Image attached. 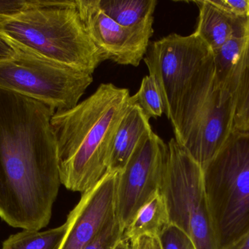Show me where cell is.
Returning a JSON list of instances; mask_svg holds the SVG:
<instances>
[{"instance_id":"7402d4cb","label":"cell","mask_w":249,"mask_h":249,"mask_svg":"<svg viewBox=\"0 0 249 249\" xmlns=\"http://www.w3.org/2000/svg\"><path fill=\"white\" fill-rule=\"evenodd\" d=\"M219 8L235 17L249 18V0H212Z\"/></svg>"},{"instance_id":"484cf974","label":"cell","mask_w":249,"mask_h":249,"mask_svg":"<svg viewBox=\"0 0 249 249\" xmlns=\"http://www.w3.org/2000/svg\"><path fill=\"white\" fill-rule=\"evenodd\" d=\"M222 249H249V230L241 238Z\"/></svg>"},{"instance_id":"3957f363","label":"cell","mask_w":249,"mask_h":249,"mask_svg":"<svg viewBox=\"0 0 249 249\" xmlns=\"http://www.w3.org/2000/svg\"><path fill=\"white\" fill-rule=\"evenodd\" d=\"M0 35L16 49L92 75L105 60L85 29L76 0H39L18 14L0 16Z\"/></svg>"},{"instance_id":"d6986e66","label":"cell","mask_w":249,"mask_h":249,"mask_svg":"<svg viewBox=\"0 0 249 249\" xmlns=\"http://www.w3.org/2000/svg\"><path fill=\"white\" fill-rule=\"evenodd\" d=\"M131 97L148 118H158L163 114L162 96L155 79L149 75L142 79L139 91Z\"/></svg>"},{"instance_id":"5bb4252c","label":"cell","mask_w":249,"mask_h":249,"mask_svg":"<svg viewBox=\"0 0 249 249\" xmlns=\"http://www.w3.org/2000/svg\"><path fill=\"white\" fill-rule=\"evenodd\" d=\"M170 224L166 203L159 192L137 212L124 230L123 239L130 241L143 235L158 238Z\"/></svg>"},{"instance_id":"e0dca14e","label":"cell","mask_w":249,"mask_h":249,"mask_svg":"<svg viewBox=\"0 0 249 249\" xmlns=\"http://www.w3.org/2000/svg\"><path fill=\"white\" fill-rule=\"evenodd\" d=\"M66 224L47 231L26 230L10 235L1 249H58L64 239Z\"/></svg>"},{"instance_id":"44dd1931","label":"cell","mask_w":249,"mask_h":249,"mask_svg":"<svg viewBox=\"0 0 249 249\" xmlns=\"http://www.w3.org/2000/svg\"><path fill=\"white\" fill-rule=\"evenodd\" d=\"M158 239L161 249H196L190 236L172 224L164 230Z\"/></svg>"},{"instance_id":"8fae6325","label":"cell","mask_w":249,"mask_h":249,"mask_svg":"<svg viewBox=\"0 0 249 249\" xmlns=\"http://www.w3.org/2000/svg\"><path fill=\"white\" fill-rule=\"evenodd\" d=\"M118 172H107L93 187L82 194L78 204L65 222V235L58 249H83L116 216Z\"/></svg>"},{"instance_id":"ba28073f","label":"cell","mask_w":249,"mask_h":249,"mask_svg":"<svg viewBox=\"0 0 249 249\" xmlns=\"http://www.w3.org/2000/svg\"><path fill=\"white\" fill-rule=\"evenodd\" d=\"M212 55V50L195 32L187 36L170 34L149 45L143 60L171 123L187 86Z\"/></svg>"},{"instance_id":"6da1fadb","label":"cell","mask_w":249,"mask_h":249,"mask_svg":"<svg viewBox=\"0 0 249 249\" xmlns=\"http://www.w3.org/2000/svg\"><path fill=\"white\" fill-rule=\"evenodd\" d=\"M53 108L0 89V217L40 230L51 220L60 185Z\"/></svg>"},{"instance_id":"2e32d148","label":"cell","mask_w":249,"mask_h":249,"mask_svg":"<svg viewBox=\"0 0 249 249\" xmlns=\"http://www.w3.org/2000/svg\"><path fill=\"white\" fill-rule=\"evenodd\" d=\"M101 10L124 26L141 24L154 17L156 0H99Z\"/></svg>"},{"instance_id":"4316f807","label":"cell","mask_w":249,"mask_h":249,"mask_svg":"<svg viewBox=\"0 0 249 249\" xmlns=\"http://www.w3.org/2000/svg\"><path fill=\"white\" fill-rule=\"evenodd\" d=\"M114 249H129V241L121 240Z\"/></svg>"},{"instance_id":"cb8c5ba5","label":"cell","mask_w":249,"mask_h":249,"mask_svg":"<svg viewBox=\"0 0 249 249\" xmlns=\"http://www.w3.org/2000/svg\"><path fill=\"white\" fill-rule=\"evenodd\" d=\"M129 249H161L158 237L143 235L129 241Z\"/></svg>"},{"instance_id":"ffe728a7","label":"cell","mask_w":249,"mask_h":249,"mask_svg":"<svg viewBox=\"0 0 249 249\" xmlns=\"http://www.w3.org/2000/svg\"><path fill=\"white\" fill-rule=\"evenodd\" d=\"M124 232L115 216L107 224L99 235L83 249H114L123 240Z\"/></svg>"},{"instance_id":"d4e9b609","label":"cell","mask_w":249,"mask_h":249,"mask_svg":"<svg viewBox=\"0 0 249 249\" xmlns=\"http://www.w3.org/2000/svg\"><path fill=\"white\" fill-rule=\"evenodd\" d=\"M16 52V48L0 35V61L11 58Z\"/></svg>"},{"instance_id":"5b68a950","label":"cell","mask_w":249,"mask_h":249,"mask_svg":"<svg viewBox=\"0 0 249 249\" xmlns=\"http://www.w3.org/2000/svg\"><path fill=\"white\" fill-rule=\"evenodd\" d=\"M203 170L212 225L222 249L249 230V133L233 130Z\"/></svg>"},{"instance_id":"ac0fdd59","label":"cell","mask_w":249,"mask_h":249,"mask_svg":"<svg viewBox=\"0 0 249 249\" xmlns=\"http://www.w3.org/2000/svg\"><path fill=\"white\" fill-rule=\"evenodd\" d=\"M249 34L232 37L222 46L212 51L216 78L228 90L234 68L245 48Z\"/></svg>"},{"instance_id":"30bf717a","label":"cell","mask_w":249,"mask_h":249,"mask_svg":"<svg viewBox=\"0 0 249 249\" xmlns=\"http://www.w3.org/2000/svg\"><path fill=\"white\" fill-rule=\"evenodd\" d=\"M85 29L105 60L138 67L154 33V17L141 24L124 26L107 16L99 0H76Z\"/></svg>"},{"instance_id":"277c9868","label":"cell","mask_w":249,"mask_h":249,"mask_svg":"<svg viewBox=\"0 0 249 249\" xmlns=\"http://www.w3.org/2000/svg\"><path fill=\"white\" fill-rule=\"evenodd\" d=\"M234 115L233 95L218 81L212 55L181 98L171 123L174 138L203 169L233 131Z\"/></svg>"},{"instance_id":"7c38bea8","label":"cell","mask_w":249,"mask_h":249,"mask_svg":"<svg viewBox=\"0 0 249 249\" xmlns=\"http://www.w3.org/2000/svg\"><path fill=\"white\" fill-rule=\"evenodd\" d=\"M199 9L198 21L195 33L210 48L217 49L232 37L249 32V18L235 17L215 5L212 0L195 1Z\"/></svg>"},{"instance_id":"52a82bcc","label":"cell","mask_w":249,"mask_h":249,"mask_svg":"<svg viewBox=\"0 0 249 249\" xmlns=\"http://www.w3.org/2000/svg\"><path fill=\"white\" fill-rule=\"evenodd\" d=\"M0 61V89L32 98L55 111L79 103L93 82V75L71 66L16 49Z\"/></svg>"},{"instance_id":"603a6c76","label":"cell","mask_w":249,"mask_h":249,"mask_svg":"<svg viewBox=\"0 0 249 249\" xmlns=\"http://www.w3.org/2000/svg\"><path fill=\"white\" fill-rule=\"evenodd\" d=\"M39 0H0V16H11L32 8Z\"/></svg>"},{"instance_id":"4fadbf2b","label":"cell","mask_w":249,"mask_h":249,"mask_svg":"<svg viewBox=\"0 0 249 249\" xmlns=\"http://www.w3.org/2000/svg\"><path fill=\"white\" fill-rule=\"evenodd\" d=\"M149 119L142 108L132 99L131 105L123 117L114 135L107 172H120L124 169L142 139L152 131Z\"/></svg>"},{"instance_id":"7a4b0ae2","label":"cell","mask_w":249,"mask_h":249,"mask_svg":"<svg viewBox=\"0 0 249 249\" xmlns=\"http://www.w3.org/2000/svg\"><path fill=\"white\" fill-rule=\"evenodd\" d=\"M131 103L128 89L102 83L74 108L54 113L51 125L66 188L83 194L106 175L114 135Z\"/></svg>"},{"instance_id":"9c48e42d","label":"cell","mask_w":249,"mask_h":249,"mask_svg":"<svg viewBox=\"0 0 249 249\" xmlns=\"http://www.w3.org/2000/svg\"><path fill=\"white\" fill-rule=\"evenodd\" d=\"M168 150V143L153 131L149 132L124 169L118 172L115 211L124 231L141 208L160 190Z\"/></svg>"},{"instance_id":"9a60e30c","label":"cell","mask_w":249,"mask_h":249,"mask_svg":"<svg viewBox=\"0 0 249 249\" xmlns=\"http://www.w3.org/2000/svg\"><path fill=\"white\" fill-rule=\"evenodd\" d=\"M228 89L235 99L233 130L249 133V34L244 52L234 68Z\"/></svg>"},{"instance_id":"8992f818","label":"cell","mask_w":249,"mask_h":249,"mask_svg":"<svg viewBox=\"0 0 249 249\" xmlns=\"http://www.w3.org/2000/svg\"><path fill=\"white\" fill-rule=\"evenodd\" d=\"M168 159L161 194L170 223L193 240L196 249H219L205 190L203 170L176 139L168 143Z\"/></svg>"}]
</instances>
